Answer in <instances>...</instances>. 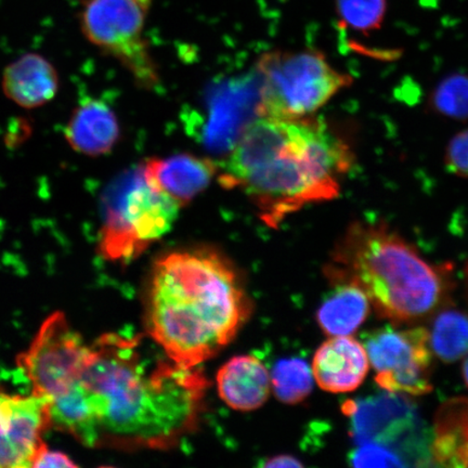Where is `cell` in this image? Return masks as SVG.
Segmentation results:
<instances>
[{"mask_svg": "<svg viewBox=\"0 0 468 468\" xmlns=\"http://www.w3.org/2000/svg\"><path fill=\"white\" fill-rule=\"evenodd\" d=\"M145 347L142 336L107 333L90 345L74 385L85 401L90 448H172L197 424L207 379Z\"/></svg>", "mask_w": 468, "mask_h": 468, "instance_id": "6da1fadb", "label": "cell"}, {"mask_svg": "<svg viewBox=\"0 0 468 468\" xmlns=\"http://www.w3.org/2000/svg\"><path fill=\"white\" fill-rule=\"evenodd\" d=\"M355 154L325 122L312 116L259 117L228 154L219 181L242 191L268 226L307 205L335 200Z\"/></svg>", "mask_w": 468, "mask_h": 468, "instance_id": "7a4b0ae2", "label": "cell"}, {"mask_svg": "<svg viewBox=\"0 0 468 468\" xmlns=\"http://www.w3.org/2000/svg\"><path fill=\"white\" fill-rule=\"evenodd\" d=\"M250 303L238 273L218 251H173L152 272L146 327L169 358L197 367L224 349L248 321Z\"/></svg>", "mask_w": 468, "mask_h": 468, "instance_id": "3957f363", "label": "cell"}, {"mask_svg": "<svg viewBox=\"0 0 468 468\" xmlns=\"http://www.w3.org/2000/svg\"><path fill=\"white\" fill-rule=\"evenodd\" d=\"M327 276L335 284L359 286L379 317L395 324L429 317L449 291L441 268L383 221L353 222L333 251Z\"/></svg>", "mask_w": 468, "mask_h": 468, "instance_id": "277c9868", "label": "cell"}, {"mask_svg": "<svg viewBox=\"0 0 468 468\" xmlns=\"http://www.w3.org/2000/svg\"><path fill=\"white\" fill-rule=\"evenodd\" d=\"M179 209L146 178L144 164L117 176L101 198L99 254L111 261L136 260L171 231Z\"/></svg>", "mask_w": 468, "mask_h": 468, "instance_id": "5b68a950", "label": "cell"}, {"mask_svg": "<svg viewBox=\"0 0 468 468\" xmlns=\"http://www.w3.org/2000/svg\"><path fill=\"white\" fill-rule=\"evenodd\" d=\"M257 75L261 117L282 120L317 112L353 81L314 50L267 52L257 63Z\"/></svg>", "mask_w": 468, "mask_h": 468, "instance_id": "8992f818", "label": "cell"}, {"mask_svg": "<svg viewBox=\"0 0 468 468\" xmlns=\"http://www.w3.org/2000/svg\"><path fill=\"white\" fill-rule=\"evenodd\" d=\"M152 0H84L81 33L91 45L119 61L139 86L152 88L159 69L144 38Z\"/></svg>", "mask_w": 468, "mask_h": 468, "instance_id": "52a82bcc", "label": "cell"}, {"mask_svg": "<svg viewBox=\"0 0 468 468\" xmlns=\"http://www.w3.org/2000/svg\"><path fill=\"white\" fill-rule=\"evenodd\" d=\"M350 436L356 446L378 443L393 450L407 466L431 465V434L411 400L399 393L345 401Z\"/></svg>", "mask_w": 468, "mask_h": 468, "instance_id": "ba28073f", "label": "cell"}, {"mask_svg": "<svg viewBox=\"0 0 468 468\" xmlns=\"http://www.w3.org/2000/svg\"><path fill=\"white\" fill-rule=\"evenodd\" d=\"M90 345L75 331L63 313L49 315L19 366L33 386V394L50 402L66 395L76 383L85 365Z\"/></svg>", "mask_w": 468, "mask_h": 468, "instance_id": "9c48e42d", "label": "cell"}, {"mask_svg": "<svg viewBox=\"0 0 468 468\" xmlns=\"http://www.w3.org/2000/svg\"><path fill=\"white\" fill-rule=\"evenodd\" d=\"M364 346L380 388L410 396L431 393V347L424 327L385 326L367 333Z\"/></svg>", "mask_w": 468, "mask_h": 468, "instance_id": "30bf717a", "label": "cell"}, {"mask_svg": "<svg viewBox=\"0 0 468 468\" xmlns=\"http://www.w3.org/2000/svg\"><path fill=\"white\" fill-rule=\"evenodd\" d=\"M259 75L232 79L216 85L205 99L197 138L216 154H229L250 122L260 115Z\"/></svg>", "mask_w": 468, "mask_h": 468, "instance_id": "8fae6325", "label": "cell"}, {"mask_svg": "<svg viewBox=\"0 0 468 468\" xmlns=\"http://www.w3.org/2000/svg\"><path fill=\"white\" fill-rule=\"evenodd\" d=\"M50 427L49 399L0 390V468L33 467Z\"/></svg>", "mask_w": 468, "mask_h": 468, "instance_id": "7c38bea8", "label": "cell"}, {"mask_svg": "<svg viewBox=\"0 0 468 468\" xmlns=\"http://www.w3.org/2000/svg\"><path fill=\"white\" fill-rule=\"evenodd\" d=\"M370 367L367 350L356 339L332 336L321 345L313 360V374L321 389L350 393L364 383Z\"/></svg>", "mask_w": 468, "mask_h": 468, "instance_id": "4fadbf2b", "label": "cell"}, {"mask_svg": "<svg viewBox=\"0 0 468 468\" xmlns=\"http://www.w3.org/2000/svg\"><path fill=\"white\" fill-rule=\"evenodd\" d=\"M150 183L181 207L207 188L218 173V165L207 157L178 154L144 163Z\"/></svg>", "mask_w": 468, "mask_h": 468, "instance_id": "5bb4252c", "label": "cell"}, {"mask_svg": "<svg viewBox=\"0 0 468 468\" xmlns=\"http://www.w3.org/2000/svg\"><path fill=\"white\" fill-rule=\"evenodd\" d=\"M120 133L114 111L101 99L86 98L69 116L64 128V138L78 154L98 157L113 150Z\"/></svg>", "mask_w": 468, "mask_h": 468, "instance_id": "9a60e30c", "label": "cell"}, {"mask_svg": "<svg viewBox=\"0 0 468 468\" xmlns=\"http://www.w3.org/2000/svg\"><path fill=\"white\" fill-rule=\"evenodd\" d=\"M58 86L54 64L35 52L17 58L3 73L5 96L23 109L44 107L57 96Z\"/></svg>", "mask_w": 468, "mask_h": 468, "instance_id": "2e32d148", "label": "cell"}, {"mask_svg": "<svg viewBox=\"0 0 468 468\" xmlns=\"http://www.w3.org/2000/svg\"><path fill=\"white\" fill-rule=\"evenodd\" d=\"M218 394L228 407L238 411H254L265 405L271 391V377L254 356H238L218 373Z\"/></svg>", "mask_w": 468, "mask_h": 468, "instance_id": "e0dca14e", "label": "cell"}, {"mask_svg": "<svg viewBox=\"0 0 468 468\" xmlns=\"http://www.w3.org/2000/svg\"><path fill=\"white\" fill-rule=\"evenodd\" d=\"M431 464L468 467V399L454 398L438 410L431 438Z\"/></svg>", "mask_w": 468, "mask_h": 468, "instance_id": "ac0fdd59", "label": "cell"}, {"mask_svg": "<svg viewBox=\"0 0 468 468\" xmlns=\"http://www.w3.org/2000/svg\"><path fill=\"white\" fill-rule=\"evenodd\" d=\"M370 303L359 286L336 283L335 290L325 298L318 310V324L326 335H351L367 320Z\"/></svg>", "mask_w": 468, "mask_h": 468, "instance_id": "d6986e66", "label": "cell"}, {"mask_svg": "<svg viewBox=\"0 0 468 468\" xmlns=\"http://www.w3.org/2000/svg\"><path fill=\"white\" fill-rule=\"evenodd\" d=\"M431 347L443 362H455L468 354V317L458 310L438 315L430 335Z\"/></svg>", "mask_w": 468, "mask_h": 468, "instance_id": "ffe728a7", "label": "cell"}, {"mask_svg": "<svg viewBox=\"0 0 468 468\" xmlns=\"http://www.w3.org/2000/svg\"><path fill=\"white\" fill-rule=\"evenodd\" d=\"M271 377L274 396L288 405H295L306 399L314 388L313 370L301 359L279 361Z\"/></svg>", "mask_w": 468, "mask_h": 468, "instance_id": "44dd1931", "label": "cell"}, {"mask_svg": "<svg viewBox=\"0 0 468 468\" xmlns=\"http://www.w3.org/2000/svg\"><path fill=\"white\" fill-rule=\"evenodd\" d=\"M338 16L345 27L367 33L382 26L386 0H336Z\"/></svg>", "mask_w": 468, "mask_h": 468, "instance_id": "7402d4cb", "label": "cell"}, {"mask_svg": "<svg viewBox=\"0 0 468 468\" xmlns=\"http://www.w3.org/2000/svg\"><path fill=\"white\" fill-rule=\"evenodd\" d=\"M439 113L456 120L468 119V76L452 75L443 80L432 96Z\"/></svg>", "mask_w": 468, "mask_h": 468, "instance_id": "603a6c76", "label": "cell"}, {"mask_svg": "<svg viewBox=\"0 0 468 468\" xmlns=\"http://www.w3.org/2000/svg\"><path fill=\"white\" fill-rule=\"evenodd\" d=\"M350 464L355 467H406L405 461L393 450L378 443L358 444L349 454Z\"/></svg>", "mask_w": 468, "mask_h": 468, "instance_id": "cb8c5ba5", "label": "cell"}, {"mask_svg": "<svg viewBox=\"0 0 468 468\" xmlns=\"http://www.w3.org/2000/svg\"><path fill=\"white\" fill-rule=\"evenodd\" d=\"M444 163L450 173L468 178V128L450 142Z\"/></svg>", "mask_w": 468, "mask_h": 468, "instance_id": "d4e9b609", "label": "cell"}, {"mask_svg": "<svg viewBox=\"0 0 468 468\" xmlns=\"http://www.w3.org/2000/svg\"><path fill=\"white\" fill-rule=\"evenodd\" d=\"M33 467H78L67 454L51 452L45 446L35 459Z\"/></svg>", "mask_w": 468, "mask_h": 468, "instance_id": "484cf974", "label": "cell"}, {"mask_svg": "<svg viewBox=\"0 0 468 468\" xmlns=\"http://www.w3.org/2000/svg\"><path fill=\"white\" fill-rule=\"evenodd\" d=\"M265 467H302L303 463L292 456L290 455H278L274 458L269 459L265 464Z\"/></svg>", "mask_w": 468, "mask_h": 468, "instance_id": "4316f807", "label": "cell"}, {"mask_svg": "<svg viewBox=\"0 0 468 468\" xmlns=\"http://www.w3.org/2000/svg\"><path fill=\"white\" fill-rule=\"evenodd\" d=\"M466 359L464 361V364H463V377H464V379H465V383L467 385V388H468V354L466 355Z\"/></svg>", "mask_w": 468, "mask_h": 468, "instance_id": "83f0119b", "label": "cell"}, {"mask_svg": "<svg viewBox=\"0 0 468 468\" xmlns=\"http://www.w3.org/2000/svg\"><path fill=\"white\" fill-rule=\"evenodd\" d=\"M466 272H467V278H468V267H467V269H466Z\"/></svg>", "mask_w": 468, "mask_h": 468, "instance_id": "f1b7e54d", "label": "cell"}]
</instances>
